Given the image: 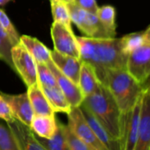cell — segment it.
I'll return each mask as SVG.
<instances>
[{"label": "cell", "mask_w": 150, "mask_h": 150, "mask_svg": "<svg viewBox=\"0 0 150 150\" xmlns=\"http://www.w3.org/2000/svg\"><path fill=\"white\" fill-rule=\"evenodd\" d=\"M28 96L35 115L54 116L55 111L42 92L38 82L28 88Z\"/></svg>", "instance_id": "cell-16"}, {"label": "cell", "mask_w": 150, "mask_h": 150, "mask_svg": "<svg viewBox=\"0 0 150 150\" xmlns=\"http://www.w3.org/2000/svg\"><path fill=\"white\" fill-rule=\"evenodd\" d=\"M142 87L143 88H150V77L142 84Z\"/></svg>", "instance_id": "cell-33"}, {"label": "cell", "mask_w": 150, "mask_h": 150, "mask_svg": "<svg viewBox=\"0 0 150 150\" xmlns=\"http://www.w3.org/2000/svg\"><path fill=\"white\" fill-rule=\"evenodd\" d=\"M100 82L109 89L121 114L130 110L139 100L143 93L142 85L126 69L107 70Z\"/></svg>", "instance_id": "cell-3"}, {"label": "cell", "mask_w": 150, "mask_h": 150, "mask_svg": "<svg viewBox=\"0 0 150 150\" xmlns=\"http://www.w3.org/2000/svg\"><path fill=\"white\" fill-rule=\"evenodd\" d=\"M145 42L146 41L143 31L128 34L120 38L122 50L126 56H128L132 51H133L137 48L143 45Z\"/></svg>", "instance_id": "cell-25"}, {"label": "cell", "mask_w": 150, "mask_h": 150, "mask_svg": "<svg viewBox=\"0 0 150 150\" xmlns=\"http://www.w3.org/2000/svg\"><path fill=\"white\" fill-rule=\"evenodd\" d=\"M11 1H13V0H0V6H3Z\"/></svg>", "instance_id": "cell-34"}, {"label": "cell", "mask_w": 150, "mask_h": 150, "mask_svg": "<svg viewBox=\"0 0 150 150\" xmlns=\"http://www.w3.org/2000/svg\"><path fill=\"white\" fill-rule=\"evenodd\" d=\"M150 147V88H143L139 132L134 150H149Z\"/></svg>", "instance_id": "cell-10"}, {"label": "cell", "mask_w": 150, "mask_h": 150, "mask_svg": "<svg viewBox=\"0 0 150 150\" xmlns=\"http://www.w3.org/2000/svg\"><path fill=\"white\" fill-rule=\"evenodd\" d=\"M1 96L9 104L14 117L24 125L30 126L35 113L28 93H22L20 95H8L1 93Z\"/></svg>", "instance_id": "cell-12"}, {"label": "cell", "mask_w": 150, "mask_h": 150, "mask_svg": "<svg viewBox=\"0 0 150 150\" xmlns=\"http://www.w3.org/2000/svg\"><path fill=\"white\" fill-rule=\"evenodd\" d=\"M77 40L80 59L94 67L100 81L107 70L126 69L127 56L122 50L120 38L80 36Z\"/></svg>", "instance_id": "cell-1"}, {"label": "cell", "mask_w": 150, "mask_h": 150, "mask_svg": "<svg viewBox=\"0 0 150 150\" xmlns=\"http://www.w3.org/2000/svg\"><path fill=\"white\" fill-rule=\"evenodd\" d=\"M0 28H1L8 35L13 46L20 43V35L17 32L16 28L13 25L11 20L5 13L4 10L0 8Z\"/></svg>", "instance_id": "cell-27"}, {"label": "cell", "mask_w": 150, "mask_h": 150, "mask_svg": "<svg viewBox=\"0 0 150 150\" xmlns=\"http://www.w3.org/2000/svg\"><path fill=\"white\" fill-rule=\"evenodd\" d=\"M117 140L121 136V112L109 89L100 84L97 90L85 96L81 103Z\"/></svg>", "instance_id": "cell-2"}, {"label": "cell", "mask_w": 150, "mask_h": 150, "mask_svg": "<svg viewBox=\"0 0 150 150\" xmlns=\"http://www.w3.org/2000/svg\"><path fill=\"white\" fill-rule=\"evenodd\" d=\"M74 3L83 10L96 14L99 7L97 6L96 0H74Z\"/></svg>", "instance_id": "cell-31"}, {"label": "cell", "mask_w": 150, "mask_h": 150, "mask_svg": "<svg viewBox=\"0 0 150 150\" xmlns=\"http://www.w3.org/2000/svg\"><path fill=\"white\" fill-rule=\"evenodd\" d=\"M29 127L38 137L50 139L57 130V120L55 115H34Z\"/></svg>", "instance_id": "cell-17"}, {"label": "cell", "mask_w": 150, "mask_h": 150, "mask_svg": "<svg viewBox=\"0 0 150 150\" xmlns=\"http://www.w3.org/2000/svg\"><path fill=\"white\" fill-rule=\"evenodd\" d=\"M62 129L70 150H90V148L81 139L70 130L67 125H65L62 124Z\"/></svg>", "instance_id": "cell-29"}, {"label": "cell", "mask_w": 150, "mask_h": 150, "mask_svg": "<svg viewBox=\"0 0 150 150\" xmlns=\"http://www.w3.org/2000/svg\"><path fill=\"white\" fill-rule=\"evenodd\" d=\"M40 87L55 112H63L68 114L71 111V107L58 86Z\"/></svg>", "instance_id": "cell-20"}, {"label": "cell", "mask_w": 150, "mask_h": 150, "mask_svg": "<svg viewBox=\"0 0 150 150\" xmlns=\"http://www.w3.org/2000/svg\"><path fill=\"white\" fill-rule=\"evenodd\" d=\"M51 61L64 75L75 84L79 85L80 72L82 64V61L80 58L61 54L54 50H51Z\"/></svg>", "instance_id": "cell-14"}, {"label": "cell", "mask_w": 150, "mask_h": 150, "mask_svg": "<svg viewBox=\"0 0 150 150\" xmlns=\"http://www.w3.org/2000/svg\"><path fill=\"white\" fill-rule=\"evenodd\" d=\"M14 118L15 117L13 114V111L9 104L6 103V101L1 96V94H0V119L7 123Z\"/></svg>", "instance_id": "cell-30"}, {"label": "cell", "mask_w": 150, "mask_h": 150, "mask_svg": "<svg viewBox=\"0 0 150 150\" xmlns=\"http://www.w3.org/2000/svg\"><path fill=\"white\" fill-rule=\"evenodd\" d=\"M141 98L142 96L130 110L121 114L120 150H134L140 119Z\"/></svg>", "instance_id": "cell-7"}, {"label": "cell", "mask_w": 150, "mask_h": 150, "mask_svg": "<svg viewBox=\"0 0 150 150\" xmlns=\"http://www.w3.org/2000/svg\"><path fill=\"white\" fill-rule=\"evenodd\" d=\"M96 16L98 17L101 23L107 29L112 37L116 36V10L112 6H103L98 7L96 12Z\"/></svg>", "instance_id": "cell-21"}, {"label": "cell", "mask_w": 150, "mask_h": 150, "mask_svg": "<svg viewBox=\"0 0 150 150\" xmlns=\"http://www.w3.org/2000/svg\"><path fill=\"white\" fill-rule=\"evenodd\" d=\"M37 137L39 142L47 149V150H70L66 139L64 138L63 129H62V123L57 121V130L55 135L50 139H43L41 137Z\"/></svg>", "instance_id": "cell-22"}, {"label": "cell", "mask_w": 150, "mask_h": 150, "mask_svg": "<svg viewBox=\"0 0 150 150\" xmlns=\"http://www.w3.org/2000/svg\"><path fill=\"white\" fill-rule=\"evenodd\" d=\"M50 2L54 21L63 23L71 28V21L67 4L62 0H50Z\"/></svg>", "instance_id": "cell-23"}, {"label": "cell", "mask_w": 150, "mask_h": 150, "mask_svg": "<svg viewBox=\"0 0 150 150\" xmlns=\"http://www.w3.org/2000/svg\"><path fill=\"white\" fill-rule=\"evenodd\" d=\"M71 21L87 36L92 38H114L103 27L96 13L83 10L74 2L67 4Z\"/></svg>", "instance_id": "cell-4"}, {"label": "cell", "mask_w": 150, "mask_h": 150, "mask_svg": "<svg viewBox=\"0 0 150 150\" xmlns=\"http://www.w3.org/2000/svg\"><path fill=\"white\" fill-rule=\"evenodd\" d=\"M67 116V125L70 130L81 139L90 150H108L93 132L80 107L71 108Z\"/></svg>", "instance_id": "cell-5"}, {"label": "cell", "mask_w": 150, "mask_h": 150, "mask_svg": "<svg viewBox=\"0 0 150 150\" xmlns=\"http://www.w3.org/2000/svg\"><path fill=\"white\" fill-rule=\"evenodd\" d=\"M101 82L98 80L96 70L88 63L82 62L80 72L79 87L83 95L88 96L95 93L99 88Z\"/></svg>", "instance_id": "cell-19"}, {"label": "cell", "mask_w": 150, "mask_h": 150, "mask_svg": "<svg viewBox=\"0 0 150 150\" xmlns=\"http://www.w3.org/2000/svg\"><path fill=\"white\" fill-rule=\"evenodd\" d=\"M149 150H150V147H149Z\"/></svg>", "instance_id": "cell-36"}, {"label": "cell", "mask_w": 150, "mask_h": 150, "mask_svg": "<svg viewBox=\"0 0 150 150\" xmlns=\"http://www.w3.org/2000/svg\"><path fill=\"white\" fill-rule=\"evenodd\" d=\"M12 61L16 71L26 86L28 88L37 82L36 62L22 43L13 46L11 50Z\"/></svg>", "instance_id": "cell-6"}, {"label": "cell", "mask_w": 150, "mask_h": 150, "mask_svg": "<svg viewBox=\"0 0 150 150\" xmlns=\"http://www.w3.org/2000/svg\"><path fill=\"white\" fill-rule=\"evenodd\" d=\"M37 82L42 87H57L58 86L54 75L49 66L44 63H37Z\"/></svg>", "instance_id": "cell-26"}, {"label": "cell", "mask_w": 150, "mask_h": 150, "mask_svg": "<svg viewBox=\"0 0 150 150\" xmlns=\"http://www.w3.org/2000/svg\"><path fill=\"white\" fill-rule=\"evenodd\" d=\"M20 42L31 54L35 62L47 64L51 60V50L38 39L29 35H21L20 36Z\"/></svg>", "instance_id": "cell-18"}, {"label": "cell", "mask_w": 150, "mask_h": 150, "mask_svg": "<svg viewBox=\"0 0 150 150\" xmlns=\"http://www.w3.org/2000/svg\"><path fill=\"white\" fill-rule=\"evenodd\" d=\"M86 120L88 121V125L92 128L93 132L99 139V140L105 146L108 150H120V144L119 141L115 139L107 131L106 129L101 125V123L93 116V114L83 105L80 106Z\"/></svg>", "instance_id": "cell-15"}, {"label": "cell", "mask_w": 150, "mask_h": 150, "mask_svg": "<svg viewBox=\"0 0 150 150\" xmlns=\"http://www.w3.org/2000/svg\"><path fill=\"white\" fill-rule=\"evenodd\" d=\"M54 50L61 54L80 58V46L77 37L71 28L63 23L54 21L50 28Z\"/></svg>", "instance_id": "cell-8"}, {"label": "cell", "mask_w": 150, "mask_h": 150, "mask_svg": "<svg viewBox=\"0 0 150 150\" xmlns=\"http://www.w3.org/2000/svg\"><path fill=\"white\" fill-rule=\"evenodd\" d=\"M62 1H64V2L66 3V4H69V3L74 2V0H62Z\"/></svg>", "instance_id": "cell-35"}, {"label": "cell", "mask_w": 150, "mask_h": 150, "mask_svg": "<svg viewBox=\"0 0 150 150\" xmlns=\"http://www.w3.org/2000/svg\"><path fill=\"white\" fill-rule=\"evenodd\" d=\"M7 125L15 136L20 150H47L39 142L35 133L29 126L16 118L7 122Z\"/></svg>", "instance_id": "cell-13"}, {"label": "cell", "mask_w": 150, "mask_h": 150, "mask_svg": "<svg viewBox=\"0 0 150 150\" xmlns=\"http://www.w3.org/2000/svg\"><path fill=\"white\" fill-rule=\"evenodd\" d=\"M12 48H13V44L8 35L0 28V59L5 61L12 69L14 70L12 61V55H11Z\"/></svg>", "instance_id": "cell-28"}, {"label": "cell", "mask_w": 150, "mask_h": 150, "mask_svg": "<svg viewBox=\"0 0 150 150\" xmlns=\"http://www.w3.org/2000/svg\"><path fill=\"white\" fill-rule=\"evenodd\" d=\"M50 71H52L54 77L57 81V83L60 89L62 90L63 94L64 95L65 98L67 99L68 103H70L71 108L80 107L84 101L85 96L83 95L81 89L80 88L79 85L75 84L70 79H68L65 75H64L53 64L50 60L46 64Z\"/></svg>", "instance_id": "cell-11"}, {"label": "cell", "mask_w": 150, "mask_h": 150, "mask_svg": "<svg viewBox=\"0 0 150 150\" xmlns=\"http://www.w3.org/2000/svg\"><path fill=\"white\" fill-rule=\"evenodd\" d=\"M126 71L139 83L150 77V43L145 42L132 51L126 58Z\"/></svg>", "instance_id": "cell-9"}, {"label": "cell", "mask_w": 150, "mask_h": 150, "mask_svg": "<svg viewBox=\"0 0 150 150\" xmlns=\"http://www.w3.org/2000/svg\"><path fill=\"white\" fill-rule=\"evenodd\" d=\"M143 33H144V37H145L146 42L150 43V26L146 30H144Z\"/></svg>", "instance_id": "cell-32"}, {"label": "cell", "mask_w": 150, "mask_h": 150, "mask_svg": "<svg viewBox=\"0 0 150 150\" xmlns=\"http://www.w3.org/2000/svg\"><path fill=\"white\" fill-rule=\"evenodd\" d=\"M0 150H20L15 136L6 122L0 119Z\"/></svg>", "instance_id": "cell-24"}]
</instances>
